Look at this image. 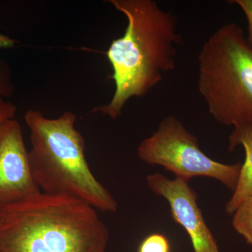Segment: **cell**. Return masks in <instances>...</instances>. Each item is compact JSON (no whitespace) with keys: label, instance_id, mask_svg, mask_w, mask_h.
I'll use <instances>...</instances> for the list:
<instances>
[{"label":"cell","instance_id":"2","mask_svg":"<svg viewBox=\"0 0 252 252\" xmlns=\"http://www.w3.org/2000/svg\"><path fill=\"white\" fill-rule=\"evenodd\" d=\"M109 230L95 209L40 193L0 207V252H106Z\"/></svg>","mask_w":252,"mask_h":252},{"label":"cell","instance_id":"1","mask_svg":"<svg viewBox=\"0 0 252 252\" xmlns=\"http://www.w3.org/2000/svg\"><path fill=\"white\" fill-rule=\"evenodd\" d=\"M127 18L124 35L112 41L106 52L115 84L108 104L93 109L113 119L122 114L127 101L142 97L175 69L176 46L182 36L177 19L153 0H109Z\"/></svg>","mask_w":252,"mask_h":252},{"label":"cell","instance_id":"14","mask_svg":"<svg viewBox=\"0 0 252 252\" xmlns=\"http://www.w3.org/2000/svg\"><path fill=\"white\" fill-rule=\"evenodd\" d=\"M17 41L9 36L0 34V49H11L14 47Z\"/></svg>","mask_w":252,"mask_h":252},{"label":"cell","instance_id":"4","mask_svg":"<svg viewBox=\"0 0 252 252\" xmlns=\"http://www.w3.org/2000/svg\"><path fill=\"white\" fill-rule=\"evenodd\" d=\"M198 91L217 122L252 129V46L237 23L220 26L202 46Z\"/></svg>","mask_w":252,"mask_h":252},{"label":"cell","instance_id":"12","mask_svg":"<svg viewBox=\"0 0 252 252\" xmlns=\"http://www.w3.org/2000/svg\"><path fill=\"white\" fill-rule=\"evenodd\" d=\"M228 2L238 5L243 11L248 22L249 43L252 46V0H233Z\"/></svg>","mask_w":252,"mask_h":252},{"label":"cell","instance_id":"11","mask_svg":"<svg viewBox=\"0 0 252 252\" xmlns=\"http://www.w3.org/2000/svg\"><path fill=\"white\" fill-rule=\"evenodd\" d=\"M14 92L10 66L4 60L0 59V97H10Z\"/></svg>","mask_w":252,"mask_h":252},{"label":"cell","instance_id":"3","mask_svg":"<svg viewBox=\"0 0 252 252\" xmlns=\"http://www.w3.org/2000/svg\"><path fill=\"white\" fill-rule=\"evenodd\" d=\"M24 118L31 131L32 172L39 189L79 199L96 210L117 212V200L95 178L86 160L85 141L75 128V114L65 112L49 119L30 109Z\"/></svg>","mask_w":252,"mask_h":252},{"label":"cell","instance_id":"9","mask_svg":"<svg viewBox=\"0 0 252 252\" xmlns=\"http://www.w3.org/2000/svg\"><path fill=\"white\" fill-rule=\"evenodd\" d=\"M233 226L239 234L252 245V194L233 213Z\"/></svg>","mask_w":252,"mask_h":252},{"label":"cell","instance_id":"6","mask_svg":"<svg viewBox=\"0 0 252 252\" xmlns=\"http://www.w3.org/2000/svg\"><path fill=\"white\" fill-rule=\"evenodd\" d=\"M41 193L32 172L22 127L11 119L0 125V207Z\"/></svg>","mask_w":252,"mask_h":252},{"label":"cell","instance_id":"13","mask_svg":"<svg viewBox=\"0 0 252 252\" xmlns=\"http://www.w3.org/2000/svg\"><path fill=\"white\" fill-rule=\"evenodd\" d=\"M16 112L17 108L14 104L5 101L2 97H0V125L14 119Z\"/></svg>","mask_w":252,"mask_h":252},{"label":"cell","instance_id":"10","mask_svg":"<svg viewBox=\"0 0 252 252\" xmlns=\"http://www.w3.org/2000/svg\"><path fill=\"white\" fill-rule=\"evenodd\" d=\"M137 252H171V248L165 235L154 233L143 239Z\"/></svg>","mask_w":252,"mask_h":252},{"label":"cell","instance_id":"7","mask_svg":"<svg viewBox=\"0 0 252 252\" xmlns=\"http://www.w3.org/2000/svg\"><path fill=\"white\" fill-rule=\"evenodd\" d=\"M147 184L154 194L167 200L172 219L189 235L194 252H220L199 208L197 194L188 182L155 173L147 176Z\"/></svg>","mask_w":252,"mask_h":252},{"label":"cell","instance_id":"8","mask_svg":"<svg viewBox=\"0 0 252 252\" xmlns=\"http://www.w3.org/2000/svg\"><path fill=\"white\" fill-rule=\"evenodd\" d=\"M240 145L245 149V160L233 195L225 205V212L230 215L252 194V129L232 131L228 137V150L233 152Z\"/></svg>","mask_w":252,"mask_h":252},{"label":"cell","instance_id":"5","mask_svg":"<svg viewBox=\"0 0 252 252\" xmlns=\"http://www.w3.org/2000/svg\"><path fill=\"white\" fill-rule=\"evenodd\" d=\"M137 155L146 163L163 167L176 178L189 182L193 177H210L233 190L241 169L240 163L226 165L203 153L198 138L174 116L165 117L157 130L142 141Z\"/></svg>","mask_w":252,"mask_h":252}]
</instances>
